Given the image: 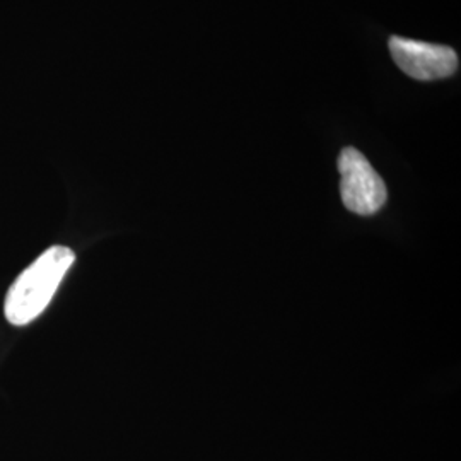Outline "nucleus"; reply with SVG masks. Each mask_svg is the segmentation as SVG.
Masks as SVG:
<instances>
[{
  "instance_id": "obj_1",
  "label": "nucleus",
  "mask_w": 461,
  "mask_h": 461,
  "mask_svg": "<svg viewBox=\"0 0 461 461\" xmlns=\"http://www.w3.org/2000/svg\"><path fill=\"white\" fill-rule=\"evenodd\" d=\"M74 262L76 253L70 248L50 247L43 251L11 285L4 304L7 321L14 327L34 321L47 310Z\"/></svg>"
},
{
  "instance_id": "obj_2",
  "label": "nucleus",
  "mask_w": 461,
  "mask_h": 461,
  "mask_svg": "<svg viewBox=\"0 0 461 461\" xmlns=\"http://www.w3.org/2000/svg\"><path fill=\"white\" fill-rule=\"evenodd\" d=\"M340 195L350 212L373 215L386 203L388 190L376 169L357 149L346 148L339 156Z\"/></svg>"
},
{
  "instance_id": "obj_3",
  "label": "nucleus",
  "mask_w": 461,
  "mask_h": 461,
  "mask_svg": "<svg viewBox=\"0 0 461 461\" xmlns=\"http://www.w3.org/2000/svg\"><path fill=\"white\" fill-rule=\"evenodd\" d=\"M390 51L400 70L417 81L445 79L458 70L456 51L445 45L392 36Z\"/></svg>"
}]
</instances>
